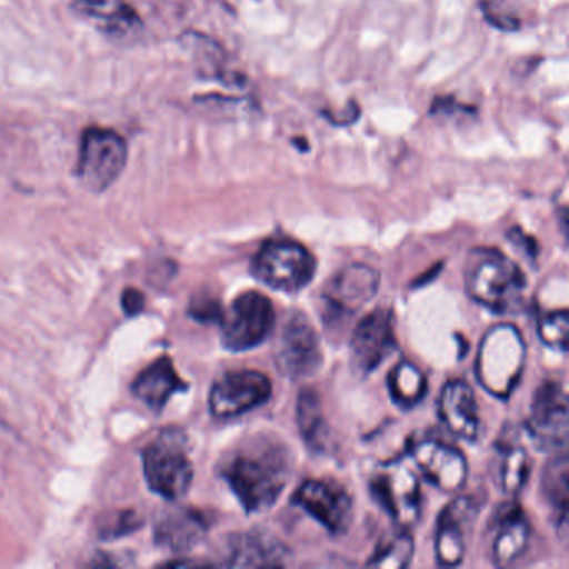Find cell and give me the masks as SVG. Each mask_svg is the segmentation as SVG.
I'll use <instances>...</instances> for the list:
<instances>
[{"label":"cell","mask_w":569,"mask_h":569,"mask_svg":"<svg viewBox=\"0 0 569 569\" xmlns=\"http://www.w3.org/2000/svg\"><path fill=\"white\" fill-rule=\"evenodd\" d=\"M379 288V272L366 264H349L338 272L322 292L325 319H349L368 305Z\"/></svg>","instance_id":"13"},{"label":"cell","mask_w":569,"mask_h":569,"mask_svg":"<svg viewBox=\"0 0 569 569\" xmlns=\"http://www.w3.org/2000/svg\"><path fill=\"white\" fill-rule=\"evenodd\" d=\"M128 164V142L119 132L106 128L86 129L79 148L76 176L88 191H108Z\"/></svg>","instance_id":"4"},{"label":"cell","mask_w":569,"mask_h":569,"mask_svg":"<svg viewBox=\"0 0 569 569\" xmlns=\"http://www.w3.org/2000/svg\"><path fill=\"white\" fill-rule=\"evenodd\" d=\"M528 519L516 502L501 506L496 512V536L492 541V559L498 566H509L526 551L529 542Z\"/></svg>","instance_id":"21"},{"label":"cell","mask_w":569,"mask_h":569,"mask_svg":"<svg viewBox=\"0 0 569 569\" xmlns=\"http://www.w3.org/2000/svg\"><path fill=\"white\" fill-rule=\"evenodd\" d=\"M276 366L284 378L299 381L311 378L321 369V341L311 321L302 312H292L284 322L274 356Z\"/></svg>","instance_id":"8"},{"label":"cell","mask_w":569,"mask_h":569,"mask_svg":"<svg viewBox=\"0 0 569 569\" xmlns=\"http://www.w3.org/2000/svg\"><path fill=\"white\" fill-rule=\"evenodd\" d=\"M439 418L458 438L469 442L478 439V402L468 382L451 381L442 388L439 396Z\"/></svg>","instance_id":"20"},{"label":"cell","mask_w":569,"mask_h":569,"mask_svg":"<svg viewBox=\"0 0 569 569\" xmlns=\"http://www.w3.org/2000/svg\"><path fill=\"white\" fill-rule=\"evenodd\" d=\"M568 395L559 382H542L531 405L528 429L539 451H566L569 436Z\"/></svg>","instance_id":"9"},{"label":"cell","mask_w":569,"mask_h":569,"mask_svg":"<svg viewBox=\"0 0 569 569\" xmlns=\"http://www.w3.org/2000/svg\"><path fill=\"white\" fill-rule=\"evenodd\" d=\"M144 475L152 492L178 501L188 495L194 479V468L184 446V438L178 431L164 432L158 441L146 448Z\"/></svg>","instance_id":"5"},{"label":"cell","mask_w":569,"mask_h":569,"mask_svg":"<svg viewBox=\"0 0 569 569\" xmlns=\"http://www.w3.org/2000/svg\"><path fill=\"white\" fill-rule=\"evenodd\" d=\"M222 346L232 352L258 348L274 329L276 312L272 302L261 292H242L231 308L221 316Z\"/></svg>","instance_id":"7"},{"label":"cell","mask_w":569,"mask_h":569,"mask_svg":"<svg viewBox=\"0 0 569 569\" xmlns=\"http://www.w3.org/2000/svg\"><path fill=\"white\" fill-rule=\"evenodd\" d=\"M296 416H298L299 432H301V438L305 439L306 445L312 451H321L325 448L328 428H326L321 401H319L315 391H311V389L301 391Z\"/></svg>","instance_id":"25"},{"label":"cell","mask_w":569,"mask_h":569,"mask_svg":"<svg viewBox=\"0 0 569 569\" xmlns=\"http://www.w3.org/2000/svg\"><path fill=\"white\" fill-rule=\"evenodd\" d=\"M411 456L422 476L441 491L455 492L465 486L468 465L458 449L435 439H425L412 446Z\"/></svg>","instance_id":"16"},{"label":"cell","mask_w":569,"mask_h":569,"mask_svg":"<svg viewBox=\"0 0 569 569\" xmlns=\"http://www.w3.org/2000/svg\"><path fill=\"white\" fill-rule=\"evenodd\" d=\"M482 14L486 21L499 31H518L521 26L516 12L509 8L508 0H485Z\"/></svg>","instance_id":"29"},{"label":"cell","mask_w":569,"mask_h":569,"mask_svg":"<svg viewBox=\"0 0 569 569\" xmlns=\"http://www.w3.org/2000/svg\"><path fill=\"white\" fill-rule=\"evenodd\" d=\"M388 388L391 392L392 401L402 409L415 408L425 398L426 378L415 365L402 361L389 372Z\"/></svg>","instance_id":"24"},{"label":"cell","mask_w":569,"mask_h":569,"mask_svg":"<svg viewBox=\"0 0 569 569\" xmlns=\"http://www.w3.org/2000/svg\"><path fill=\"white\" fill-rule=\"evenodd\" d=\"M375 498L402 529L411 528L421 512V486L405 462L386 465L371 482Z\"/></svg>","instance_id":"11"},{"label":"cell","mask_w":569,"mask_h":569,"mask_svg":"<svg viewBox=\"0 0 569 569\" xmlns=\"http://www.w3.org/2000/svg\"><path fill=\"white\" fill-rule=\"evenodd\" d=\"M222 478L248 512H262L278 502L291 478L288 449L268 439L236 452L224 468Z\"/></svg>","instance_id":"1"},{"label":"cell","mask_w":569,"mask_h":569,"mask_svg":"<svg viewBox=\"0 0 569 569\" xmlns=\"http://www.w3.org/2000/svg\"><path fill=\"white\" fill-rule=\"evenodd\" d=\"M509 239H511L512 244L518 246V248H525L522 251L526 252V254H536V246H529L532 242L531 238H528V236L522 234L521 229L515 228L511 232H509L508 236Z\"/></svg>","instance_id":"32"},{"label":"cell","mask_w":569,"mask_h":569,"mask_svg":"<svg viewBox=\"0 0 569 569\" xmlns=\"http://www.w3.org/2000/svg\"><path fill=\"white\" fill-rule=\"evenodd\" d=\"M139 526H141V521H139V516L136 512L119 511L104 518L99 531H101L102 538L114 539L138 531Z\"/></svg>","instance_id":"30"},{"label":"cell","mask_w":569,"mask_h":569,"mask_svg":"<svg viewBox=\"0 0 569 569\" xmlns=\"http://www.w3.org/2000/svg\"><path fill=\"white\" fill-rule=\"evenodd\" d=\"M122 308L129 318L138 316L144 309V296L138 289L128 288L122 295Z\"/></svg>","instance_id":"31"},{"label":"cell","mask_w":569,"mask_h":569,"mask_svg":"<svg viewBox=\"0 0 569 569\" xmlns=\"http://www.w3.org/2000/svg\"><path fill=\"white\" fill-rule=\"evenodd\" d=\"M412 552H415V542H412L411 535L398 531L379 542L368 566L381 569L406 568L411 562Z\"/></svg>","instance_id":"26"},{"label":"cell","mask_w":569,"mask_h":569,"mask_svg":"<svg viewBox=\"0 0 569 569\" xmlns=\"http://www.w3.org/2000/svg\"><path fill=\"white\" fill-rule=\"evenodd\" d=\"M396 332L392 312L378 308L369 312L352 332L351 366L359 375H371L395 351Z\"/></svg>","instance_id":"14"},{"label":"cell","mask_w":569,"mask_h":569,"mask_svg":"<svg viewBox=\"0 0 569 569\" xmlns=\"http://www.w3.org/2000/svg\"><path fill=\"white\" fill-rule=\"evenodd\" d=\"M478 515L476 501L471 498L455 499L439 516L436 529V558L441 566H456L462 561L466 551V535Z\"/></svg>","instance_id":"17"},{"label":"cell","mask_w":569,"mask_h":569,"mask_svg":"<svg viewBox=\"0 0 569 569\" xmlns=\"http://www.w3.org/2000/svg\"><path fill=\"white\" fill-rule=\"evenodd\" d=\"M465 284L478 305L498 315L515 312L525 298V272L498 249H472L466 259Z\"/></svg>","instance_id":"2"},{"label":"cell","mask_w":569,"mask_h":569,"mask_svg":"<svg viewBox=\"0 0 569 569\" xmlns=\"http://www.w3.org/2000/svg\"><path fill=\"white\" fill-rule=\"evenodd\" d=\"M71 9L114 42L136 41L144 31L141 16L126 0H74Z\"/></svg>","instance_id":"15"},{"label":"cell","mask_w":569,"mask_h":569,"mask_svg":"<svg viewBox=\"0 0 569 569\" xmlns=\"http://www.w3.org/2000/svg\"><path fill=\"white\" fill-rule=\"evenodd\" d=\"M271 379L259 371H231L218 379L209 392V409L218 419L238 418L269 401Z\"/></svg>","instance_id":"10"},{"label":"cell","mask_w":569,"mask_h":569,"mask_svg":"<svg viewBox=\"0 0 569 569\" xmlns=\"http://www.w3.org/2000/svg\"><path fill=\"white\" fill-rule=\"evenodd\" d=\"M529 472H531V459L528 452L519 446H512L506 451L502 459L501 485L508 495H518L522 486L528 481Z\"/></svg>","instance_id":"27"},{"label":"cell","mask_w":569,"mask_h":569,"mask_svg":"<svg viewBox=\"0 0 569 569\" xmlns=\"http://www.w3.org/2000/svg\"><path fill=\"white\" fill-rule=\"evenodd\" d=\"M541 491L556 528L566 531L569 502V461L566 451L559 452L546 466L541 478Z\"/></svg>","instance_id":"23"},{"label":"cell","mask_w":569,"mask_h":569,"mask_svg":"<svg viewBox=\"0 0 569 569\" xmlns=\"http://www.w3.org/2000/svg\"><path fill=\"white\" fill-rule=\"evenodd\" d=\"M288 561V549L266 532H242L228 539L224 561L231 568H279Z\"/></svg>","instance_id":"18"},{"label":"cell","mask_w":569,"mask_h":569,"mask_svg":"<svg viewBox=\"0 0 569 569\" xmlns=\"http://www.w3.org/2000/svg\"><path fill=\"white\" fill-rule=\"evenodd\" d=\"M315 256L291 239H272L259 249L252 272L269 288L282 292H298L315 278Z\"/></svg>","instance_id":"6"},{"label":"cell","mask_w":569,"mask_h":569,"mask_svg":"<svg viewBox=\"0 0 569 569\" xmlns=\"http://www.w3.org/2000/svg\"><path fill=\"white\" fill-rule=\"evenodd\" d=\"M292 502L321 522L332 535L348 531L355 515L349 492L342 486L322 479L302 482L292 495Z\"/></svg>","instance_id":"12"},{"label":"cell","mask_w":569,"mask_h":569,"mask_svg":"<svg viewBox=\"0 0 569 569\" xmlns=\"http://www.w3.org/2000/svg\"><path fill=\"white\" fill-rule=\"evenodd\" d=\"M568 312L561 311L549 312L539 319L538 332L541 341L555 351L566 352L568 349Z\"/></svg>","instance_id":"28"},{"label":"cell","mask_w":569,"mask_h":569,"mask_svg":"<svg viewBox=\"0 0 569 569\" xmlns=\"http://www.w3.org/2000/svg\"><path fill=\"white\" fill-rule=\"evenodd\" d=\"M526 346L512 325L495 326L482 339L476 359L479 385L496 398H508L525 366Z\"/></svg>","instance_id":"3"},{"label":"cell","mask_w":569,"mask_h":569,"mask_svg":"<svg viewBox=\"0 0 569 569\" xmlns=\"http://www.w3.org/2000/svg\"><path fill=\"white\" fill-rule=\"evenodd\" d=\"M188 389L168 356L156 359L136 378L132 392L152 411H161L176 392Z\"/></svg>","instance_id":"22"},{"label":"cell","mask_w":569,"mask_h":569,"mask_svg":"<svg viewBox=\"0 0 569 569\" xmlns=\"http://www.w3.org/2000/svg\"><path fill=\"white\" fill-rule=\"evenodd\" d=\"M208 518L192 508H172L159 516L154 526L158 546L172 552H186L208 535Z\"/></svg>","instance_id":"19"}]
</instances>
